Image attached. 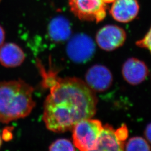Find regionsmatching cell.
Listing matches in <instances>:
<instances>
[{
  "label": "cell",
  "instance_id": "cell-8",
  "mask_svg": "<svg viewBox=\"0 0 151 151\" xmlns=\"http://www.w3.org/2000/svg\"><path fill=\"white\" fill-rule=\"evenodd\" d=\"M86 83L93 91L101 92L108 90L112 85L113 77L106 66L95 65L91 67L85 75Z\"/></svg>",
  "mask_w": 151,
  "mask_h": 151
},
{
  "label": "cell",
  "instance_id": "cell-20",
  "mask_svg": "<svg viewBox=\"0 0 151 151\" xmlns=\"http://www.w3.org/2000/svg\"><path fill=\"white\" fill-rule=\"evenodd\" d=\"M1 145H2V139H1V135H0V147L1 146Z\"/></svg>",
  "mask_w": 151,
  "mask_h": 151
},
{
  "label": "cell",
  "instance_id": "cell-17",
  "mask_svg": "<svg viewBox=\"0 0 151 151\" xmlns=\"http://www.w3.org/2000/svg\"><path fill=\"white\" fill-rule=\"evenodd\" d=\"M5 39V32L3 27L0 25V47L4 44Z\"/></svg>",
  "mask_w": 151,
  "mask_h": 151
},
{
  "label": "cell",
  "instance_id": "cell-4",
  "mask_svg": "<svg viewBox=\"0 0 151 151\" xmlns=\"http://www.w3.org/2000/svg\"><path fill=\"white\" fill-rule=\"evenodd\" d=\"M70 11L82 21L102 22L106 16L108 5L104 0H68Z\"/></svg>",
  "mask_w": 151,
  "mask_h": 151
},
{
  "label": "cell",
  "instance_id": "cell-1",
  "mask_svg": "<svg viewBox=\"0 0 151 151\" xmlns=\"http://www.w3.org/2000/svg\"><path fill=\"white\" fill-rule=\"evenodd\" d=\"M44 87L49 93L44 103L43 120L48 129L63 133L72 129L82 120L93 117L96 111L95 92L81 79L61 78L56 72L45 70L37 62Z\"/></svg>",
  "mask_w": 151,
  "mask_h": 151
},
{
  "label": "cell",
  "instance_id": "cell-5",
  "mask_svg": "<svg viewBox=\"0 0 151 151\" xmlns=\"http://www.w3.org/2000/svg\"><path fill=\"white\" fill-rule=\"evenodd\" d=\"M96 45L88 35L77 34L70 38L66 47V53L71 60L77 63H86L94 55Z\"/></svg>",
  "mask_w": 151,
  "mask_h": 151
},
{
  "label": "cell",
  "instance_id": "cell-12",
  "mask_svg": "<svg viewBox=\"0 0 151 151\" xmlns=\"http://www.w3.org/2000/svg\"><path fill=\"white\" fill-rule=\"evenodd\" d=\"M48 32L49 37L54 42H63L71 35L70 22L63 16L55 17L49 24Z\"/></svg>",
  "mask_w": 151,
  "mask_h": 151
},
{
  "label": "cell",
  "instance_id": "cell-15",
  "mask_svg": "<svg viewBox=\"0 0 151 151\" xmlns=\"http://www.w3.org/2000/svg\"><path fill=\"white\" fill-rule=\"evenodd\" d=\"M136 45L140 48L148 49L151 53V27L145 36L136 42Z\"/></svg>",
  "mask_w": 151,
  "mask_h": 151
},
{
  "label": "cell",
  "instance_id": "cell-16",
  "mask_svg": "<svg viewBox=\"0 0 151 151\" xmlns=\"http://www.w3.org/2000/svg\"><path fill=\"white\" fill-rule=\"evenodd\" d=\"M145 135L147 139L151 143V123L147 126L145 132Z\"/></svg>",
  "mask_w": 151,
  "mask_h": 151
},
{
  "label": "cell",
  "instance_id": "cell-7",
  "mask_svg": "<svg viewBox=\"0 0 151 151\" xmlns=\"http://www.w3.org/2000/svg\"><path fill=\"white\" fill-rule=\"evenodd\" d=\"M124 29L115 25H107L101 27L96 35L98 46L104 50L110 52L122 47L126 40Z\"/></svg>",
  "mask_w": 151,
  "mask_h": 151
},
{
  "label": "cell",
  "instance_id": "cell-3",
  "mask_svg": "<svg viewBox=\"0 0 151 151\" xmlns=\"http://www.w3.org/2000/svg\"><path fill=\"white\" fill-rule=\"evenodd\" d=\"M103 129V124L99 120L91 118L82 120L72 129L74 145L80 151L96 149Z\"/></svg>",
  "mask_w": 151,
  "mask_h": 151
},
{
  "label": "cell",
  "instance_id": "cell-13",
  "mask_svg": "<svg viewBox=\"0 0 151 151\" xmlns=\"http://www.w3.org/2000/svg\"><path fill=\"white\" fill-rule=\"evenodd\" d=\"M124 151H151V147L143 138L134 137L128 140L125 146Z\"/></svg>",
  "mask_w": 151,
  "mask_h": 151
},
{
  "label": "cell",
  "instance_id": "cell-19",
  "mask_svg": "<svg viewBox=\"0 0 151 151\" xmlns=\"http://www.w3.org/2000/svg\"><path fill=\"white\" fill-rule=\"evenodd\" d=\"M104 151L102 150H101V149H100V148H96V149H95V150H92V151Z\"/></svg>",
  "mask_w": 151,
  "mask_h": 151
},
{
  "label": "cell",
  "instance_id": "cell-9",
  "mask_svg": "<svg viewBox=\"0 0 151 151\" xmlns=\"http://www.w3.org/2000/svg\"><path fill=\"white\" fill-rule=\"evenodd\" d=\"M139 11L137 0H115L110 10V14L117 22L127 23L133 20Z\"/></svg>",
  "mask_w": 151,
  "mask_h": 151
},
{
  "label": "cell",
  "instance_id": "cell-2",
  "mask_svg": "<svg viewBox=\"0 0 151 151\" xmlns=\"http://www.w3.org/2000/svg\"><path fill=\"white\" fill-rule=\"evenodd\" d=\"M34 88L22 80L0 82V123L27 117L35 106Z\"/></svg>",
  "mask_w": 151,
  "mask_h": 151
},
{
  "label": "cell",
  "instance_id": "cell-10",
  "mask_svg": "<svg viewBox=\"0 0 151 151\" xmlns=\"http://www.w3.org/2000/svg\"><path fill=\"white\" fill-rule=\"evenodd\" d=\"M122 72L128 83L137 85L145 80L148 75V68L144 62L135 58H130L124 62Z\"/></svg>",
  "mask_w": 151,
  "mask_h": 151
},
{
  "label": "cell",
  "instance_id": "cell-6",
  "mask_svg": "<svg viewBox=\"0 0 151 151\" xmlns=\"http://www.w3.org/2000/svg\"><path fill=\"white\" fill-rule=\"evenodd\" d=\"M128 136V130L125 124L116 130L110 125L106 124L103 126L97 148L104 151H124Z\"/></svg>",
  "mask_w": 151,
  "mask_h": 151
},
{
  "label": "cell",
  "instance_id": "cell-14",
  "mask_svg": "<svg viewBox=\"0 0 151 151\" xmlns=\"http://www.w3.org/2000/svg\"><path fill=\"white\" fill-rule=\"evenodd\" d=\"M49 151H76L75 146L67 139H58L49 147Z\"/></svg>",
  "mask_w": 151,
  "mask_h": 151
},
{
  "label": "cell",
  "instance_id": "cell-18",
  "mask_svg": "<svg viewBox=\"0 0 151 151\" xmlns=\"http://www.w3.org/2000/svg\"><path fill=\"white\" fill-rule=\"evenodd\" d=\"M115 0H104V2H105V4H106L107 5L109 4H113Z\"/></svg>",
  "mask_w": 151,
  "mask_h": 151
},
{
  "label": "cell",
  "instance_id": "cell-11",
  "mask_svg": "<svg viewBox=\"0 0 151 151\" xmlns=\"http://www.w3.org/2000/svg\"><path fill=\"white\" fill-rule=\"evenodd\" d=\"M25 54L18 45L14 43L3 44L0 47V63L7 68L20 66L24 62Z\"/></svg>",
  "mask_w": 151,
  "mask_h": 151
}]
</instances>
